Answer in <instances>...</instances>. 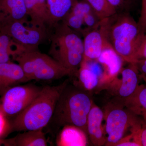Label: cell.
Returning <instances> with one entry per match:
<instances>
[{
	"label": "cell",
	"instance_id": "1",
	"mask_svg": "<svg viewBox=\"0 0 146 146\" xmlns=\"http://www.w3.org/2000/svg\"><path fill=\"white\" fill-rule=\"evenodd\" d=\"M69 83L65 81L56 86L42 88L27 107L14 117L11 125L13 131L41 129L50 121L61 92Z\"/></svg>",
	"mask_w": 146,
	"mask_h": 146
},
{
	"label": "cell",
	"instance_id": "2",
	"mask_svg": "<svg viewBox=\"0 0 146 146\" xmlns=\"http://www.w3.org/2000/svg\"><path fill=\"white\" fill-rule=\"evenodd\" d=\"M100 29L111 46L123 60L135 63L134 52L139 35L138 23L126 11L117 12L101 21Z\"/></svg>",
	"mask_w": 146,
	"mask_h": 146
},
{
	"label": "cell",
	"instance_id": "3",
	"mask_svg": "<svg viewBox=\"0 0 146 146\" xmlns=\"http://www.w3.org/2000/svg\"><path fill=\"white\" fill-rule=\"evenodd\" d=\"M87 92L68 83L60 94L50 121L59 127L74 126L87 134V117L94 104Z\"/></svg>",
	"mask_w": 146,
	"mask_h": 146
},
{
	"label": "cell",
	"instance_id": "4",
	"mask_svg": "<svg viewBox=\"0 0 146 146\" xmlns=\"http://www.w3.org/2000/svg\"><path fill=\"white\" fill-rule=\"evenodd\" d=\"M50 55L76 76L84 59L83 41L75 31L63 22L51 29Z\"/></svg>",
	"mask_w": 146,
	"mask_h": 146
},
{
	"label": "cell",
	"instance_id": "5",
	"mask_svg": "<svg viewBox=\"0 0 146 146\" xmlns=\"http://www.w3.org/2000/svg\"><path fill=\"white\" fill-rule=\"evenodd\" d=\"M13 58L21 66L28 81H49L72 76L70 71L38 50H25Z\"/></svg>",
	"mask_w": 146,
	"mask_h": 146
},
{
	"label": "cell",
	"instance_id": "6",
	"mask_svg": "<svg viewBox=\"0 0 146 146\" xmlns=\"http://www.w3.org/2000/svg\"><path fill=\"white\" fill-rule=\"evenodd\" d=\"M118 103L110 104L104 112L106 120L105 132L107 135L105 145L115 146L124 137L129 127L140 126L136 115L130 110L124 108L123 103L118 100Z\"/></svg>",
	"mask_w": 146,
	"mask_h": 146
},
{
	"label": "cell",
	"instance_id": "7",
	"mask_svg": "<svg viewBox=\"0 0 146 146\" xmlns=\"http://www.w3.org/2000/svg\"><path fill=\"white\" fill-rule=\"evenodd\" d=\"M0 32L10 36L26 50H38L49 36V30L36 26L28 19L0 23Z\"/></svg>",
	"mask_w": 146,
	"mask_h": 146
},
{
	"label": "cell",
	"instance_id": "8",
	"mask_svg": "<svg viewBox=\"0 0 146 146\" xmlns=\"http://www.w3.org/2000/svg\"><path fill=\"white\" fill-rule=\"evenodd\" d=\"M42 88L33 85L15 86L3 95L0 111L5 117H16L31 102Z\"/></svg>",
	"mask_w": 146,
	"mask_h": 146
},
{
	"label": "cell",
	"instance_id": "9",
	"mask_svg": "<svg viewBox=\"0 0 146 146\" xmlns=\"http://www.w3.org/2000/svg\"><path fill=\"white\" fill-rule=\"evenodd\" d=\"M119 74L121 77L118 74L106 89L123 103L138 89L140 76L135 63H129L127 68H123Z\"/></svg>",
	"mask_w": 146,
	"mask_h": 146
},
{
	"label": "cell",
	"instance_id": "10",
	"mask_svg": "<svg viewBox=\"0 0 146 146\" xmlns=\"http://www.w3.org/2000/svg\"><path fill=\"white\" fill-rule=\"evenodd\" d=\"M99 26L92 29H84L83 60H97L104 50L111 47Z\"/></svg>",
	"mask_w": 146,
	"mask_h": 146
},
{
	"label": "cell",
	"instance_id": "11",
	"mask_svg": "<svg viewBox=\"0 0 146 146\" xmlns=\"http://www.w3.org/2000/svg\"><path fill=\"white\" fill-rule=\"evenodd\" d=\"M97 60L101 65L104 71L102 89H106L121 70L124 61L111 47L104 50Z\"/></svg>",
	"mask_w": 146,
	"mask_h": 146
},
{
	"label": "cell",
	"instance_id": "12",
	"mask_svg": "<svg viewBox=\"0 0 146 146\" xmlns=\"http://www.w3.org/2000/svg\"><path fill=\"white\" fill-rule=\"evenodd\" d=\"M104 119V112L93 104L88 115L86 122L87 134L92 143L95 146L105 145L106 138L102 125Z\"/></svg>",
	"mask_w": 146,
	"mask_h": 146
},
{
	"label": "cell",
	"instance_id": "13",
	"mask_svg": "<svg viewBox=\"0 0 146 146\" xmlns=\"http://www.w3.org/2000/svg\"><path fill=\"white\" fill-rule=\"evenodd\" d=\"M29 81L18 63H0V96L9 89L21 83Z\"/></svg>",
	"mask_w": 146,
	"mask_h": 146
},
{
	"label": "cell",
	"instance_id": "14",
	"mask_svg": "<svg viewBox=\"0 0 146 146\" xmlns=\"http://www.w3.org/2000/svg\"><path fill=\"white\" fill-rule=\"evenodd\" d=\"M27 14L33 25L50 29V21L47 0H24Z\"/></svg>",
	"mask_w": 146,
	"mask_h": 146
},
{
	"label": "cell",
	"instance_id": "15",
	"mask_svg": "<svg viewBox=\"0 0 146 146\" xmlns=\"http://www.w3.org/2000/svg\"><path fill=\"white\" fill-rule=\"evenodd\" d=\"M28 18L24 0H0V23Z\"/></svg>",
	"mask_w": 146,
	"mask_h": 146
},
{
	"label": "cell",
	"instance_id": "16",
	"mask_svg": "<svg viewBox=\"0 0 146 146\" xmlns=\"http://www.w3.org/2000/svg\"><path fill=\"white\" fill-rule=\"evenodd\" d=\"M43 129L24 131L19 133L14 138L0 142L7 146H46L48 143Z\"/></svg>",
	"mask_w": 146,
	"mask_h": 146
},
{
	"label": "cell",
	"instance_id": "17",
	"mask_svg": "<svg viewBox=\"0 0 146 146\" xmlns=\"http://www.w3.org/2000/svg\"><path fill=\"white\" fill-rule=\"evenodd\" d=\"M86 133L79 128L72 125L63 127L57 139L58 146H86Z\"/></svg>",
	"mask_w": 146,
	"mask_h": 146
},
{
	"label": "cell",
	"instance_id": "18",
	"mask_svg": "<svg viewBox=\"0 0 146 146\" xmlns=\"http://www.w3.org/2000/svg\"><path fill=\"white\" fill-rule=\"evenodd\" d=\"M78 0H47L50 21V29L61 22Z\"/></svg>",
	"mask_w": 146,
	"mask_h": 146
},
{
	"label": "cell",
	"instance_id": "19",
	"mask_svg": "<svg viewBox=\"0 0 146 146\" xmlns=\"http://www.w3.org/2000/svg\"><path fill=\"white\" fill-rule=\"evenodd\" d=\"M76 76L78 81L74 84L84 91H92L98 87L100 88L101 80L99 77L82 61Z\"/></svg>",
	"mask_w": 146,
	"mask_h": 146
},
{
	"label": "cell",
	"instance_id": "20",
	"mask_svg": "<svg viewBox=\"0 0 146 146\" xmlns=\"http://www.w3.org/2000/svg\"><path fill=\"white\" fill-rule=\"evenodd\" d=\"M123 104L134 115L146 117V85L138 86L135 93Z\"/></svg>",
	"mask_w": 146,
	"mask_h": 146
},
{
	"label": "cell",
	"instance_id": "21",
	"mask_svg": "<svg viewBox=\"0 0 146 146\" xmlns=\"http://www.w3.org/2000/svg\"><path fill=\"white\" fill-rule=\"evenodd\" d=\"M25 49L11 38L0 32V63L11 62V57H15Z\"/></svg>",
	"mask_w": 146,
	"mask_h": 146
},
{
	"label": "cell",
	"instance_id": "22",
	"mask_svg": "<svg viewBox=\"0 0 146 146\" xmlns=\"http://www.w3.org/2000/svg\"><path fill=\"white\" fill-rule=\"evenodd\" d=\"M101 20L117 13L116 9L107 0H86Z\"/></svg>",
	"mask_w": 146,
	"mask_h": 146
},
{
	"label": "cell",
	"instance_id": "23",
	"mask_svg": "<svg viewBox=\"0 0 146 146\" xmlns=\"http://www.w3.org/2000/svg\"><path fill=\"white\" fill-rule=\"evenodd\" d=\"M61 22L76 31L81 32L82 33L83 31L82 29V25L84 24L83 17L74 14L70 11Z\"/></svg>",
	"mask_w": 146,
	"mask_h": 146
},
{
	"label": "cell",
	"instance_id": "24",
	"mask_svg": "<svg viewBox=\"0 0 146 146\" xmlns=\"http://www.w3.org/2000/svg\"><path fill=\"white\" fill-rule=\"evenodd\" d=\"M134 58L135 63L138 60L146 59V33L138 35L134 49Z\"/></svg>",
	"mask_w": 146,
	"mask_h": 146
},
{
	"label": "cell",
	"instance_id": "25",
	"mask_svg": "<svg viewBox=\"0 0 146 146\" xmlns=\"http://www.w3.org/2000/svg\"><path fill=\"white\" fill-rule=\"evenodd\" d=\"M93 11L91 5L86 0L78 1L73 7L70 12L76 15L84 17L86 14Z\"/></svg>",
	"mask_w": 146,
	"mask_h": 146
},
{
	"label": "cell",
	"instance_id": "26",
	"mask_svg": "<svg viewBox=\"0 0 146 146\" xmlns=\"http://www.w3.org/2000/svg\"><path fill=\"white\" fill-rule=\"evenodd\" d=\"M83 20L84 24L89 29L98 27L101 21L94 10L86 14L83 17Z\"/></svg>",
	"mask_w": 146,
	"mask_h": 146
},
{
	"label": "cell",
	"instance_id": "27",
	"mask_svg": "<svg viewBox=\"0 0 146 146\" xmlns=\"http://www.w3.org/2000/svg\"><path fill=\"white\" fill-rule=\"evenodd\" d=\"M139 35H142L146 33V0H142L141 15L138 23Z\"/></svg>",
	"mask_w": 146,
	"mask_h": 146
},
{
	"label": "cell",
	"instance_id": "28",
	"mask_svg": "<svg viewBox=\"0 0 146 146\" xmlns=\"http://www.w3.org/2000/svg\"><path fill=\"white\" fill-rule=\"evenodd\" d=\"M139 141L141 146H146V117H143L139 131Z\"/></svg>",
	"mask_w": 146,
	"mask_h": 146
},
{
	"label": "cell",
	"instance_id": "29",
	"mask_svg": "<svg viewBox=\"0 0 146 146\" xmlns=\"http://www.w3.org/2000/svg\"><path fill=\"white\" fill-rule=\"evenodd\" d=\"M116 9L117 12H123V10H127L129 7L124 0H107Z\"/></svg>",
	"mask_w": 146,
	"mask_h": 146
},
{
	"label": "cell",
	"instance_id": "30",
	"mask_svg": "<svg viewBox=\"0 0 146 146\" xmlns=\"http://www.w3.org/2000/svg\"><path fill=\"white\" fill-rule=\"evenodd\" d=\"M135 63L139 72L140 77L143 78L146 83V59L138 60Z\"/></svg>",
	"mask_w": 146,
	"mask_h": 146
},
{
	"label": "cell",
	"instance_id": "31",
	"mask_svg": "<svg viewBox=\"0 0 146 146\" xmlns=\"http://www.w3.org/2000/svg\"><path fill=\"white\" fill-rule=\"evenodd\" d=\"M7 128L6 117L0 111V137L4 133Z\"/></svg>",
	"mask_w": 146,
	"mask_h": 146
},
{
	"label": "cell",
	"instance_id": "32",
	"mask_svg": "<svg viewBox=\"0 0 146 146\" xmlns=\"http://www.w3.org/2000/svg\"><path fill=\"white\" fill-rule=\"evenodd\" d=\"M136 0H124L126 3L127 5L129 7H130L131 5Z\"/></svg>",
	"mask_w": 146,
	"mask_h": 146
}]
</instances>
